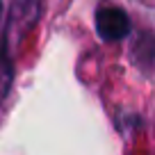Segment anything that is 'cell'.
I'll use <instances>...</instances> for the list:
<instances>
[{"label":"cell","instance_id":"cell-1","mask_svg":"<svg viewBox=\"0 0 155 155\" xmlns=\"http://www.w3.org/2000/svg\"><path fill=\"white\" fill-rule=\"evenodd\" d=\"M130 30V18L121 7H103L96 12V32L105 41H119Z\"/></svg>","mask_w":155,"mask_h":155},{"label":"cell","instance_id":"cell-3","mask_svg":"<svg viewBox=\"0 0 155 155\" xmlns=\"http://www.w3.org/2000/svg\"><path fill=\"white\" fill-rule=\"evenodd\" d=\"M0 16H2V0H0Z\"/></svg>","mask_w":155,"mask_h":155},{"label":"cell","instance_id":"cell-2","mask_svg":"<svg viewBox=\"0 0 155 155\" xmlns=\"http://www.w3.org/2000/svg\"><path fill=\"white\" fill-rule=\"evenodd\" d=\"M37 9V0H16V12H28Z\"/></svg>","mask_w":155,"mask_h":155}]
</instances>
